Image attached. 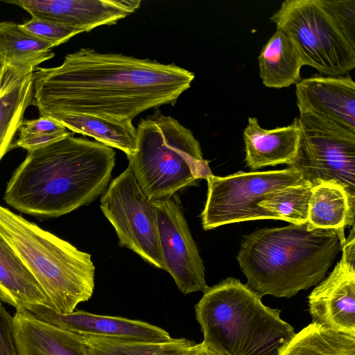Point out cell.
I'll list each match as a JSON object with an SVG mask.
<instances>
[{"label":"cell","mask_w":355,"mask_h":355,"mask_svg":"<svg viewBox=\"0 0 355 355\" xmlns=\"http://www.w3.org/2000/svg\"><path fill=\"white\" fill-rule=\"evenodd\" d=\"M33 78L32 105L40 116L64 112L132 121L147 110L173 105L195 75L173 63L82 48L58 67H38Z\"/></svg>","instance_id":"1"},{"label":"cell","mask_w":355,"mask_h":355,"mask_svg":"<svg viewBox=\"0 0 355 355\" xmlns=\"http://www.w3.org/2000/svg\"><path fill=\"white\" fill-rule=\"evenodd\" d=\"M114 165L112 148L72 133L28 151L8 182L3 200L24 214L58 217L96 200Z\"/></svg>","instance_id":"2"},{"label":"cell","mask_w":355,"mask_h":355,"mask_svg":"<svg viewBox=\"0 0 355 355\" xmlns=\"http://www.w3.org/2000/svg\"><path fill=\"white\" fill-rule=\"evenodd\" d=\"M345 239L344 229L291 223L246 236L236 259L251 290L289 298L322 282Z\"/></svg>","instance_id":"3"},{"label":"cell","mask_w":355,"mask_h":355,"mask_svg":"<svg viewBox=\"0 0 355 355\" xmlns=\"http://www.w3.org/2000/svg\"><path fill=\"white\" fill-rule=\"evenodd\" d=\"M280 313L233 277L209 287L195 305L202 343L218 355H279L295 334Z\"/></svg>","instance_id":"4"},{"label":"cell","mask_w":355,"mask_h":355,"mask_svg":"<svg viewBox=\"0 0 355 355\" xmlns=\"http://www.w3.org/2000/svg\"><path fill=\"white\" fill-rule=\"evenodd\" d=\"M0 234L38 282L58 313L74 311L94 289L92 256L0 205Z\"/></svg>","instance_id":"5"},{"label":"cell","mask_w":355,"mask_h":355,"mask_svg":"<svg viewBox=\"0 0 355 355\" xmlns=\"http://www.w3.org/2000/svg\"><path fill=\"white\" fill-rule=\"evenodd\" d=\"M137 150L128 167L151 201L171 198L179 190L213 175L192 132L159 110L141 120Z\"/></svg>","instance_id":"6"},{"label":"cell","mask_w":355,"mask_h":355,"mask_svg":"<svg viewBox=\"0 0 355 355\" xmlns=\"http://www.w3.org/2000/svg\"><path fill=\"white\" fill-rule=\"evenodd\" d=\"M270 19L294 42L304 65L327 76H343L355 67V47L320 0H286Z\"/></svg>","instance_id":"7"},{"label":"cell","mask_w":355,"mask_h":355,"mask_svg":"<svg viewBox=\"0 0 355 355\" xmlns=\"http://www.w3.org/2000/svg\"><path fill=\"white\" fill-rule=\"evenodd\" d=\"M297 119L301 139L289 167L312 187L322 182L341 187L355 206V132L311 113Z\"/></svg>","instance_id":"8"},{"label":"cell","mask_w":355,"mask_h":355,"mask_svg":"<svg viewBox=\"0 0 355 355\" xmlns=\"http://www.w3.org/2000/svg\"><path fill=\"white\" fill-rule=\"evenodd\" d=\"M207 198L200 217L205 230L243 221L274 219L259 204L266 193L306 182L302 174L290 167L282 170L238 172L225 177L207 178Z\"/></svg>","instance_id":"9"},{"label":"cell","mask_w":355,"mask_h":355,"mask_svg":"<svg viewBox=\"0 0 355 355\" xmlns=\"http://www.w3.org/2000/svg\"><path fill=\"white\" fill-rule=\"evenodd\" d=\"M100 202L101 211L116 231L119 245L164 270L155 205L129 167L112 181Z\"/></svg>","instance_id":"10"},{"label":"cell","mask_w":355,"mask_h":355,"mask_svg":"<svg viewBox=\"0 0 355 355\" xmlns=\"http://www.w3.org/2000/svg\"><path fill=\"white\" fill-rule=\"evenodd\" d=\"M153 202L157 217L164 270L171 275L183 294L205 293L209 286L203 261L182 209L171 198Z\"/></svg>","instance_id":"11"},{"label":"cell","mask_w":355,"mask_h":355,"mask_svg":"<svg viewBox=\"0 0 355 355\" xmlns=\"http://www.w3.org/2000/svg\"><path fill=\"white\" fill-rule=\"evenodd\" d=\"M333 271L311 291L308 306L312 322L355 336V230L352 226Z\"/></svg>","instance_id":"12"},{"label":"cell","mask_w":355,"mask_h":355,"mask_svg":"<svg viewBox=\"0 0 355 355\" xmlns=\"http://www.w3.org/2000/svg\"><path fill=\"white\" fill-rule=\"evenodd\" d=\"M32 17L50 21L83 32L112 25L134 12L140 0H15L6 1Z\"/></svg>","instance_id":"13"},{"label":"cell","mask_w":355,"mask_h":355,"mask_svg":"<svg viewBox=\"0 0 355 355\" xmlns=\"http://www.w3.org/2000/svg\"><path fill=\"white\" fill-rule=\"evenodd\" d=\"M37 319L80 335L121 339L163 341L172 338L164 329L146 322L102 315L83 311L58 313L46 306L27 310Z\"/></svg>","instance_id":"14"},{"label":"cell","mask_w":355,"mask_h":355,"mask_svg":"<svg viewBox=\"0 0 355 355\" xmlns=\"http://www.w3.org/2000/svg\"><path fill=\"white\" fill-rule=\"evenodd\" d=\"M300 114L311 113L355 132V83L350 76H313L295 84Z\"/></svg>","instance_id":"15"},{"label":"cell","mask_w":355,"mask_h":355,"mask_svg":"<svg viewBox=\"0 0 355 355\" xmlns=\"http://www.w3.org/2000/svg\"><path fill=\"white\" fill-rule=\"evenodd\" d=\"M18 355H89L81 335L35 318L25 309L12 315Z\"/></svg>","instance_id":"16"},{"label":"cell","mask_w":355,"mask_h":355,"mask_svg":"<svg viewBox=\"0 0 355 355\" xmlns=\"http://www.w3.org/2000/svg\"><path fill=\"white\" fill-rule=\"evenodd\" d=\"M245 162L252 169L286 164L295 160L301 139L297 117L286 126L262 128L256 117H248L243 132Z\"/></svg>","instance_id":"17"},{"label":"cell","mask_w":355,"mask_h":355,"mask_svg":"<svg viewBox=\"0 0 355 355\" xmlns=\"http://www.w3.org/2000/svg\"><path fill=\"white\" fill-rule=\"evenodd\" d=\"M53 47L25 31L20 24L0 22V60L14 79L33 73L39 64L53 58Z\"/></svg>","instance_id":"18"},{"label":"cell","mask_w":355,"mask_h":355,"mask_svg":"<svg viewBox=\"0 0 355 355\" xmlns=\"http://www.w3.org/2000/svg\"><path fill=\"white\" fill-rule=\"evenodd\" d=\"M0 300L15 309L49 308L42 288L15 250L0 234Z\"/></svg>","instance_id":"19"},{"label":"cell","mask_w":355,"mask_h":355,"mask_svg":"<svg viewBox=\"0 0 355 355\" xmlns=\"http://www.w3.org/2000/svg\"><path fill=\"white\" fill-rule=\"evenodd\" d=\"M55 119L72 132L91 137L96 141L132 156L137 150V128L132 121L105 115L53 113Z\"/></svg>","instance_id":"20"},{"label":"cell","mask_w":355,"mask_h":355,"mask_svg":"<svg viewBox=\"0 0 355 355\" xmlns=\"http://www.w3.org/2000/svg\"><path fill=\"white\" fill-rule=\"evenodd\" d=\"M259 76L263 84L272 88L288 87L301 80L304 66L292 40L276 30L258 57Z\"/></svg>","instance_id":"21"},{"label":"cell","mask_w":355,"mask_h":355,"mask_svg":"<svg viewBox=\"0 0 355 355\" xmlns=\"http://www.w3.org/2000/svg\"><path fill=\"white\" fill-rule=\"evenodd\" d=\"M355 206L340 186L322 182L312 187L308 223L315 228L345 229L354 225Z\"/></svg>","instance_id":"22"},{"label":"cell","mask_w":355,"mask_h":355,"mask_svg":"<svg viewBox=\"0 0 355 355\" xmlns=\"http://www.w3.org/2000/svg\"><path fill=\"white\" fill-rule=\"evenodd\" d=\"M81 336L89 355H187L198 344L184 338L149 341Z\"/></svg>","instance_id":"23"},{"label":"cell","mask_w":355,"mask_h":355,"mask_svg":"<svg viewBox=\"0 0 355 355\" xmlns=\"http://www.w3.org/2000/svg\"><path fill=\"white\" fill-rule=\"evenodd\" d=\"M279 355H355V336L311 322L295 333Z\"/></svg>","instance_id":"24"},{"label":"cell","mask_w":355,"mask_h":355,"mask_svg":"<svg viewBox=\"0 0 355 355\" xmlns=\"http://www.w3.org/2000/svg\"><path fill=\"white\" fill-rule=\"evenodd\" d=\"M33 73L10 84L0 95V160L11 149L25 111L32 105Z\"/></svg>","instance_id":"25"},{"label":"cell","mask_w":355,"mask_h":355,"mask_svg":"<svg viewBox=\"0 0 355 355\" xmlns=\"http://www.w3.org/2000/svg\"><path fill=\"white\" fill-rule=\"evenodd\" d=\"M312 187L306 182L269 192L259 207L275 216L277 220L296 225L306 223L308 222Z\"/></svg>","instance_id":"26"},{"label":"cell","mask_w":355,"mask_h":355,"mask_svg":"<svg viewBox=\"0 0 355 355\" xmlns=\"http://www.w3.org/2000/svg\"><path fill=\"white\" fill-rule=\"evenodd\" d=\"M19 136L11 149L22 148L28 151L45 146L72 134L62 123L51 116L24 120L20 125Z\"/></svg>","instance_id":"27"},{"label":"cell","mask_w":355,"mask_h":355,"mask_svg":"<svg viewBox=\"0 0 355 355\" xmlns=\"http://www.w3.org/2000/svg\"><path fill=\"white\" fill-rule=\"evenodd\" d=\"M20 26L32 35L53 44V47L62 44L82 31L67 27L50 21L32 17L20 24Z\"/></svg>","instance_id":"28"},{"label":"cell","mask_w":355,"mask_h":355,"mask_svg":"<svg viewBox=\"0 0 355 355\" xmlns=\"http://www.w3.org/2000/svg\"><path fill=\"white\" fill-rule=\"evenodd\" d=\"M320 2L355 47V0H320Z\"/></svg>","instance_id":"29"},{"label":"cell","mask_w":355,"mask_h":355,"mask_svg":"<svg viewBox=\"0 0 355 355\" xmlns=\"http://www.w3.org/2000/svg\"><path fill=\"white\" fill-rule=\"evenodd\" d=\"M17 80L9 76L5 64L0 60V95L10 84Z\"/></svg>","instance_id":"30"},{"label":"cell","mask_w":355,"mask_h":355,"mask_svg":"<svg viewBox=\"0 0 355 355\" xmlns=\"http://www.w3.org/2000/svg\"><path fill=\"white\" fill-rule=\"evenodd\" d=\"M187 355H218L202 343H198L196 348Z\"/></svg>","instance_id":"31"}]
</instances>
